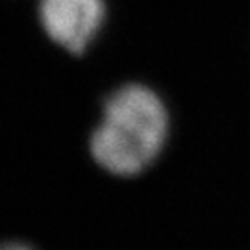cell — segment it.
<instances>
[{
  "mask_svg": "<svg viewBox=\"0 0 250 250\" xmlns=\"http://www.w3.org/2000/svg\"><path fill=\"white\" fill-rule=\"evenodd\" d=\"M0 250H36V249H32L26 243L8 241V243H0Z\"/></svg>",
  "mask_w": 250,
  "mask_h": 250,
  "instance_id": "obj_3",
  "label": "cell"
},
{
  "mask_svg": "<svg viewBox=\"0 0 250 250\" xmlns=\"http://www.w3.org/2000/svg\"><path fill=\"white\" fill-rule=\"evenodd\" d=\"M167 137L169 111L160 95L143 83H126L104 100L89 150L107 172L135 176L156 161Z\"/></svg>",
  "mask_w": 250,
  "mask_h": 250,
  "instance_id": "obj_1",
  "label": "cell"
},
{
  "mask_svg": "<svg viewBox=\"0 0 250 250\" xmlns=\"http://www.w3.org/2000/svg\"><path fill=\"white\" fill-rule=\"evenodd\" d=\"M37 11L46 36L74 56L89 48L107 13L104 0H39Z\"/></svg>",
  "mask_w": 250,
  "mask_h": 250,
  "instance_id": "obj_2",
  "label": "cell"
}]
</instances>
